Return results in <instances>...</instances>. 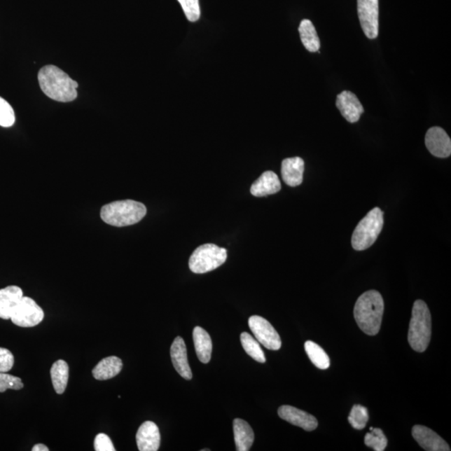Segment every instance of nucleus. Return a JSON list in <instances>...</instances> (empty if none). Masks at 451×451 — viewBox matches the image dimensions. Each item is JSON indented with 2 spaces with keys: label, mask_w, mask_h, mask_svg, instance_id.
I'll return each instance as SVG.
<instances>
[{
  "label": "nucleus",
  "mask_w": 451,
  "mask_h": 451,
  "mask_svg": "<svg viewBox=\"0 0 451 451\" xmlns=\"http://www.w3.org/2000/svg\"><path fill=\"white\" fill-rule=\"evenodd\" d=\"M228 258L227 250L215 244H204L193 251L189 259L190 271L197 275L206 273L222 266Z\"/></svg>",
  "instance_id": "nucleus-6"
},
{
  "label": "nucleus",
  "mask_w": 451,
  "mask_h": 451,
  "mask_svg": "<svg viewBox=\"0 0 451 451\" xmlns=\"http://www.w3.org/2000/svg\"><path fill=\"white\" fill-rule=\"evenodd\" d=\"M38 80L43 92L54 101L71 102L77 98L79 85L58 67H43L39 72Z\"/></svg>",
  "instance_id": "nucleus-1"
},
{
  "label": "nucleus",
  "mask_w": 451,
  "mask_h": 451,
  "mask_svg": "<svg viewBox=\"0 0 451 451\" xmlns=\"http://www.w3.org/2000/svg\"><path fill=\"white\" fill-rule=\"evenodd\" d=\"M14 355L10 350L4 348H0V372L7 373L12 370L14 366Z\"/></svg>",
  "instance_id": "nucleus-31"
},
{
  "label": "nucleus",
  "mask_w": 451,
  "mask_h": 451,
  "mask_svg": "<svg viewBox=\"0 0 451 451\" xmlns=\"http://www.w3.org/2000/svg\"><path fill=\"white\" fill-rule=\"evenodd\" d=\"M23 388L22 380L19 377L0 372V393L6 392L7 389L20 390Z\"/></svg>",
  "instance_id": "nucleus-30"
},
{
  "label": "nucleus",
  "mask_w": 451,
  "mask_h": 451,
  "mask_svg": "<svg viewBox=\"0 0 451 451\" xmlns=\"http://www.w3.org/2000/svg\"><path fill=\"white\" fill-rule=\"evenodd\" d=\"M281 190V182L276 173L268 171L251 186V194L254 197H262L276 194Z\"/></svg>",
  "instance_id": "nucleus-18"
},
{
  "label": "nucleus",
  "mask_w": 451,
  "mask_h": 451,
  "mask_svg": "<svg viewBox=\"0 0 451 451\" xmlns=\"http://www.w3.org/2000/svg\"><path fill=\"white\" fill-rule=\"evenodd\" d=\"M359 22L366 37L379 36V0H357Z\"/></svg>",
  "instance_id": "nucleus-9"
},
{
  "label": "nucleus",
  "mask_w": 451,
  "mask_h": 451,
  "mask_svg": "<svg viewBox=\"0 0 451 451\" xmlns=\"http://www.w3.org/2000/svg\"><path fill=\"white\" fill-rule=\"evenodd\" d=\"M45 318L44 311L34 299L29 297L21 298L19 305L11 316L13 324L22 328H32L41 324Z\"/></svg>",
  "instance_id": "nucleus-7"
},
{
  "label": "nucleus",
  "mask_w": 451,
  "mask_h": 451,
  "mask_svg": "<svg viewBox=\"0 0 451 451\" xmlns=\"http://www.w3.org/2000/svg\"><path fill=\"white\" fill-rule=\"evenodd\" d=\"M303 45L310 52H319L320 41L313 23L310 20L301 21L298 28Z\"/></svg>",
  "instance_id": "nucleus-22"
},
{
  "label": "nucleus",
  "mask_w": 451,
  "mask_h": 451,
  "mask_svg": "<svg viewBox=\"0 0 451 451\" xmlns=\"http://www.w3.org/2000/svg\"><path fill=\"white\" fill-rule=\"evenodd\" d=\"M249 325L256 340L265 348L270 350L281 349L282 341L279 333L267 319L257 315L251 316L249 320Z\"/></svg>",
  "instance_id": "nucleus-8"
},
{
  "label": "nucleus",
  "mask_w": 451,
  "mask_h": 451,
  "mask_svg": "<svg viewBox=\"0 0 451 451\" xmlns=\"http://www.w3.org/2000/svg\"><path fill=\"white\" fill-rule=\"evenodd\" d=\"M412 436L424 450L427 451H450V446L432 429L423 426L412 429Z\"/></svg>",
  "instance_id": "nucleus-13"
},
{
  "label": "nucleus",
  "mask_w": 451,
  "mask_h": 451,
  "mask_svg": "<svg viewBox=\"0 0 451 451\" xmlns=\"http://www.w3.org/2000/svg\"><path fill=\"white\" fill-rule=\"evenodd\" d=\"M368 422V412L366 407L355 405L350 411L349 422L356 429L366 428Z\"/></svg>",
  "instance_id": "nucleus-27"
},
{
  "label": "nucleus",
  "mask_w": 451,
  "mask_h": 451,
  "mask_svg": "<svg viewBox=\"0 0 451 451\" xmlns=\"http://www.w3.org/2000/svg\"><path fill=\"white\" fill-rule=\"evenodd\" d=\"M233 432L236 450L237 451L249 450L254 441V433L249 424L244 419H234Z\"/></svg>",
  "instance_id": "nucleus-19"
},
{
  "label": "nucleus",
  "mask_w": 451,
  "mask_h": 451,
  "mask_svg": "<svg viewBox=\"0 0 451 451\" xmlns=\"http://www.w3.org/2000/svg\"><path fill=\"white\" fill-rule=\"evenodd\" d=\"M137 444L140 451H157L160 444L159 428L153 422L141 424L137 433Z\"/></svg>",
  "instance_id": "nucleus-14"
},
{
  "label": "nucleus",
  "mask_w": 451,
  "mask_h": 451,
  "mask_svg": "<svg viewBox=\"0 0 451 451\" xmlns=\"http://www.w3.org/2000/svg\"><path fill=\"white\" fill-rule=\"evenodd\" d=\"M279 417L306 431H313L318 427V420L305 411L290 405L281 406L277 411Z\"/></svg>",
  "instance_id": "nucleus-12"
},
{
  "label": "nucleus",
  "mask_w": 451,
  "mask_h": 451,
  "mask_svg": "<svg viewBox=\"0 0 451 451\" xmlns=\"http://www.w3.org/2000/svg\"><path fill=\"white\" fill-rule=\"evenodd\" d=\"M181 4L184 14L190 22H196L201 16L199 0H177Z\"/></svg>",
  "instance_id": "nucleus-28"
},
{
  "label": "nucleus",
  "mask_w": 451,
  "mask_h": 451,
  "mask_svg": "<svg viewBox=\"0 0 451 451\" xmlns=\"http://www.w3.org/2000/svg\"><path fill=\"white\" fill-rule=\"evenodd\" d=\"M171 358L173 366L179 374L186 380L193 379V373L188 359V352L183 338L176 337L171 347Z\"/></svg>",
  "instance_id": "nucleus-15"
},
{
  "label": "nucleus",
  "mask_w": 451,
  "mask_h": 451,
  "mask_svg": "<svg viewBox=\"0 0 451 451\" xmlns=\"http://www.w3.org/2000/svg\"><path fill=\"white\" fill-rule=\"evenodd\" d=\"M384 310V299L375 290L363 293L355 303L354 315L359 328L374 336L380 332Z\"/></svg>",
  "instance_id": "nucleus-2"
},
{
  "label": "nucleus",
  "mask_w": 451,
  "mask_h": 451,
  "mask_svg": "<svg viewBox=\"0 0 451 451\" xmlns=\"http://www.w3.org/2000/svg\"><path fill=\"white\" fill-rule=\"evenodd\" d=\"M49 448L46 445L43 444H38L34 446L32 451H49Z\"/></svg>",
  "instance_id": "nucleus-33"
},
{
  "label": "nucleus",
  "mask_w": 451,
  "mask_h": 451,
  "mask_svg": "<svg viewBox=\"0 0 451 451\" xmlns=\"http://www.w3.org/2000/svg\"><path fill=\"white\" fill-rule=\"evenodd\" d=\"M431 338V315L426 303L416 300L412 310L408 341L416 352L423 353Z\"/></svg>",
  "instance_id": "nucleus-4"
},
{
  "label": "nucleus",
  "mask_w": 451,
  "mask_h": 451,
  "mask_svg": "<svg viewBox=\"0 0 451 451\" xmlns=\"http://www.w3.org/2000/svg\"><path fill=\"white\" fill-rule=\"evenodd\" d=\"M383 226L384 212L380 208L375 207L368 212L354 229L352 240H351L353 249L356 251H363L370 248L382 231Z\"/></svg>",
  "instance_id": "nucleus-5"
},
{
  "label": "nucleus",
  "mask_w": 451,
  "mask_h": 451,
  "mask_svg": "<svg viewBox=\"0 0 451 451\" xmlns=\"http://www.w3.org/2000/svg\"><path fill=\"white\" fill-rule=\"evenodd\" d=\"M50 375L55 392L62 394L66 391L69 380L68 363L62 359L54 363L50 370Z\"/></svg>",
  "instance_id": "nucleus-23"
},
{
  "label": "nucleus",
  "mask_w": 451,
  "mask_h": 451,
  "mask_svg": "<svg viewBox=\"0 0 451 451\" xmlns=\"http://www.w3.org/2000/svg\"><path fill=\"white\" fill-rule=\"evenodd\" d=\"M95 450L97 451H115L116 449L113 445L110 437L106 433H99L95 436L94 442Z\"/></svg>",
  "instance_id": "nucleus-32"
},
{
  "label": "nucleus",
  "mask_w": 451,
  "mask_h": 451,
  "mask_svg": "<svg viewBox=\"0 0 451 451\" xmlns=\"http://www.w3.org/2000/svg\"><path fill=\"white\" fill-rule=\"evenodd\" d=\"M282 177L289 186H298L302 184L303 172H305V160L301 158L284 159L282 162Z\"/></svg>",
  "instance_id": "nucleus-17"
},
{
  "label": "nucleus",
  "mask_w": 451,
  "mask_h": 451,
  "mask_svg": "<svg viewBox=\"0 0 451 451\" xmlns=\"http://www.w3.org/2000/svg\"><path fill=\"white\" fill-rule=\"evenodd\" d=\"M305 348L312 363L320 370H327L331 366V359L326 352L313 341H307Z\"/></svg>",
  "instance_id": "nucleus-24"
},
{
  "label": "nucleus",
  "mask_w": 451,
  "mask_h": 451,
  "mask_svg": "<svg viewBox=\"0 0 451 451\" xmlns=\"http://www.w3.org/2000/svg\"><path fill=\"white\" fill-rule=\"evenodd\" d=\"M123 368V363L120 358L116 356L107 357L102 359L94 368L92 374L94 378L97 380H111L119 375Z\"/></svg>",
  "instance_id": "nucleus-20"
},
{
  "label": "nucleus",
  "mask_w": 451,
  "mask_h": 451,
  "mask_svg": "<svg viewBox=\"0 0 451 451\" xmlns=\"http://www.w3.org/2000/svg\"><path fill=\"white\" fill-rule=\"evenodd\" d=\"M15 123V114L6 99L0 97V127H11Z\"/></svg>",
  "instance_id": "nucleus-29"
},
{
  "label": "nucleus",
  "mask_w": 451,
  "mask_h": 451,
  "mask_svg": "<svg viewBox=\"0 0 451 451\" xmlns=\"http://www.w3.org/2000/svg\"><path fill=\"white\" fill-rule=\"evenodd\" d=\"M146 215V207L144 204L133 200L106 204L101 211V218L104 222L119 228L141 222Z\"/></svg>",
  "instance_id": "nucleus-3"
},
{
  "label": "nucleus",
  "mask_w": 451,
  "mask_h": 451,
  "mask_svg": "<svg viewBox=\"0 0 451 451\" xmlns=\"http://www.w3.org/2000/svg\"><path fill=\"white\" fill-rule=\"evenodd\" d=\"M370 432L364 438V443L375 451H384L387 447L388 440L382 429L370 427Z\"/></svg>",
  "instance_id": "nucleus-26"
},
{
  "label": "nucleus",
  "mask_w": 451,
  "mask_h": 451,
  "mask_svg": "<svg viewBox=\"0 0 451 451\" xmlns=\"http://www.w3.org/2000/svg\"><path fill=\"white\" fill-rule=\"evenodd\" d=\"M336 106L342 116L350 123H356L363 113V107L359 99L349 90L338 95Z\"/></svg>",
  "instance_id": "nucleus-11"
},
{
  "label": "nucleus",
  "mask_w": 451,
  "mask_h": 451,
  "mask_svg": "<svg viewBox=\"0 0 451 451\" xmlns=\"http://www.w3.org/2000/svg\"><path fill=\"white\" fill-rule=\"evenodd\" d=\"M426 148L438 158H447L451 154V140L443 129L438 127L428 130L426 135Z\"/></svg>",
  "instance_id": "nucleus-10"
},
{
  "label": "nucleus",
  "mask_w": 451,
  "mask_h": 451,
  "mask_svg": "<svg viewBox=\"0 0 451 451\" xmlns=\"http://www.w3.org/2000/svg\"><path fill=\"white\" fill-rule=\"evenodd\" d=\"M240 338L242 348L250 357L259 363L266 362L265 355H264L259 342L256 338L249 335V333L245 332L242 333Z\"/></svg>",
  "instance_id": "nucleus-25"
},
{
  "label": "nucleus",
  "mask_w": 451,
  "mask_h": 451,
  "mask_svg": "<svg viewBox=\"0 0 451 451\" xmlns=\"http://www.w3.org/2000/svg\"><path fill=\"white\" fill-rule=\"evenodd\" d=\"M23 297L22 289L18 286H8L0 289V319H11Z\"/></svg>",
  "instance_id": "nucleus-16"
},
{
  "label": "nucleus",
  "mask_w": 451,
  "mask_h": 451,
  "mask_svg": "<svg viewBox=\"0 0 451 451\" xmlns=\"http://www.w3.org/2000/svg\"><path fill=\"white\" fill-rule=\"evenodd\" d=\"M193 342L199 361L203 363H209L212 352V341L205 329L198 326L194 328Z\"/></svg>",
  "instance_id": "nucleus-21"
}]
</instances>
